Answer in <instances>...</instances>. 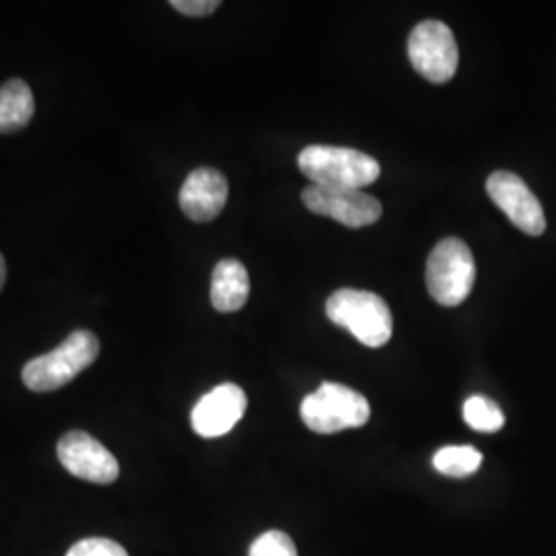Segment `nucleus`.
<instances>
[{
  "instance_id": "nucleus-1",
  "label": "nucleus",
  "mask_w": 556,
  "mask_h": 556,
  "mask_svg": "<svg viewBox=\"0 0 556 556\" xmlns=\"http://www.w3.org/2000/svg\"><path fill=\"white\" fill-rule=\"evenodd\" d=\"M100 357V340L89 330H75L59 346L46 355L31 358L23 367V383L27 390L46 394L68 386Z\"/></svg>"
},
{
  "instance_id": "nucleus-2",
  "label": "nucleus",
  "mask_w": 556,
  "mask_h": 556,
  "mask_svg": "<svg viewBox=\"0 0 556 556\" xmlns=\"http://www.w3.org/2000/svg\"><path fill=\"white\" fill-rule=\"evenodd\" d=\"M299 169L314 186L337 190H363L381 174L378 161L349 147L312 144L298 157Z\"/></svg>"
},
{
  "instance_id": "nucleus-3",
  "label": "nucleus",
  "mask_w": 556,
  "mask_h": 556,
  "mask_svg": "<svg viewBox=\"0 0 556 556\" xmlns=\"http://www.w3.org/2000/svg\"><path fill=\"white\" fill-rule=\"evenodd\" d=\"M326 316L369 349L386 346L394 330L388 303L371 291L338 289L326 303Z\"/></svg>"
},
{
  "instance_id": "nucleus-4",
  "label": "nucleus",
  "mask_w": 556,
  "mask_h": 556,
  "mask_svg": "<svg viewBox=\"0 0 556 556\" xmlns=\"http://www.w3.org/2000/svg\"><path fill=\"white\" fill-rule=\"evenodd\" d=\"M371 417L369 402L357 390L326 381L301 402L303 422L319 435H332L363 427Z\"/></svg>"
},
{
  "instance_id": "nucleus-5",
  "label": "nucleus",
  "mask_w": 556,
  "mask_h": 556,
  "mask_svg": "<svg viewBox=\"0 0 556 556\" xmlns=\"http://www.w3.org/2000/svg\"><path fill=\"white\" fill-rule=\"evenodd\" d=\"M477 280V264L470 248L457 238L439 241L427 260L429 295L443 307L462 305Z\"/></svg>"
},
{
  "instance_id": "nucleus-6",
  "label": "nucleus",
  "mask_w": 556,
  "mask_h": 556,
  "mask_svg": "<svg viewBox=\"0 0 556 556\" xmlns=\"http://www.w3.org/2000/svg\"><path fill=\"white\" fill-rule=\"evenodd\" d=\"M408 59L422 79L435 85L454 79L459 62L454 31L441 21H422L410 31Z\"/></svg>"
},
{
  "instance_id": "nucleus-7",
  "label": "nucleus",
  "mask_w": 556,
  "mask_h": 556,
  "mask_svg": "<svg viewBox=\"0 0 556 556\" xmlns=\"http://www.w3.org/2000/svg\"><path fill=\"white\" fill-rule=\"evenodd\" d=\"M301 200L307 211L338 220L344 227L361 229L381 219V202L363 190H337L309 186L303 190Z\"/></svg>"
},
{
  "instance_id": "nucleus-8",
  "label": "nucleus",
  "mask_w": 556,
  "mask_h": 556,
  "mask_svg": "<svg viewBox=\"0 0 556 556\" xmlns=\"http://www.w3.org/2000/svg\"><path fill=\"white\" fill-rule=\"evenodd\" d=\"M60 464L73 477L93 482L112 484L119 477V464L116 456L96 438L85 431H68L59 441Z\"/></svg>"
},
{
  "instance_id": "nucleus-9",
  "label": "nucleus",
  "mask_w": 556,
  "mask_h": 556,
  "mask_svg": "<svg viewBox=\"0 0 556 556\" xmlns=\"http://www.w3.org/2000/svg\"><path fill=\"white\" fill-rule=\"evenodd\" d=\"M486 192L519 231L538 238L546 229L540 200L523 179L509 172H495L486 179Z\"/></svg>"
},
{
  "instance_id": "nucleus-10",
  "label": "nucleus",
  "mask_w": 556,
  "mask_h": 556,
  "mask_svg": "<svg viewBox=\"0 0 556 556\" xmlns=\"http://www.w3.org/2000/svg\"><path fill=\"white\" fill-rule=\"evenodd\" d=\"M248 396L236 383H220L200 397L192 408V429L204 439H217L233 431L245 415Z\"/></svg>"
},
{
  "instance_id": "nucleus-11",
  "label": "nucleus",
  "mask_w": 556,
  "mask_h": 556,
  "mask_svg": "<svg viewBox=\"0 0 556 556\" xmlns=\"http://www.w3.org/2000/svg\"><path fill=\"white\" fill-rule=\"evenodd\" d=\"M229 199V181L213 169L199 167L194 169L179 190V208L194 223H208L217 219Z\"/></svg>"
},
{
  "instance_id": "nucleus-12",
  "label": "nucleus",
  "mask_w": 556,
  "mask_h": 556,
  "mask_svg": "<svg viewBox=\"0 0 556 556\" xmlns=\"http://www.w3.org/2000/svg\"><path fill=\"white\" fill-rule=\"evenodd\" d=\"M250 298V275L236 258L220 260L211 278V303L220 314L239 312Z\"/></svg>"
},
{
  "instance_id": "nucleus-13",
  "label": "nucleus",
  "mask_w": 556,
  "mask_h": 556,
  "mask_svg": "<svg viewBox=\"0 0 556 556\" xmlns=\"http://www.w3.org/2000/svg\"><path fill=\"white\" fill-rule=\"evenodd\" d=\"M36 114L31 87L23 79L7 80L0 87V135L23 130Z\"/></svg>"
},
{
  "instance_id": "nucleus-14",
  "label": "nucleus",
  "mask_w": 556,
  "mask_h": 556,
  "mask_svg": "<svg viewBox=\"0 0 556 556\" xmlns=\"http://www.w3.org/2000/svg\"><path fill=\"white\" fill-rule=\"evenodd\" d=\"M482 464V454L472 445H447L433 457L435 470L445 477L464 478L475 475Z\"/></svg>"
},
{
  "instance_id": "nucleus-15",
  "label": "nucleus",
  "mask_w": 556,
  "mask_h": 556,
  "mask_svg": "<svg viewBox=\"0 0 556 556\" xmlns=\"http://www.w3.org/2000/svg\"><path fill=\"white\" fill-rule=\"evenodd\" d=\"M464 420L470 429L480 433H497L505 425V415L493 400L470 396L464 402Z\"/></svg>"
},
{
  "instance_id": "nucleus-16",
  "label": "nucleus",
  "mask_w": 556,
  "mask_h": 556,
  "mask_svg": "<svg viewBox=\"0 0 556 556\" xmlns=\"http://www.w3.org/2000/svg\"><path fill=\"white\" fill-rule=\"evenodd\" d=\"M248 556H298V548L285 532L270 530L254 540Z\"/></svg>"
},
{
  "instance_id": "nucleus-17",
  "label": "nucleus",
  "mask_w": 556,
  "mask_h": 556,
  "mask_svg": "<svg viewBox=\"0 0 556 556\" xmlns=\"http://www.w3.org/2000/svg\"><path fill=\"white\" fill-rule=\"evenodd\" d=\"M66 556H128L126 548L110 538H85Z\"/></svg>"
},
{
  "instance_id": "nucleus-18",
  "label": "nucleus",
  "mask_w": 556,
  "mask_h": 556,
  "mask_svg": "<svg viewBox=\"0 0 556 556\" xmlns=\"http://www.w3.org/2000/svg\"><path fill=\"white\" fill-rule=\"evenodd\" d=\"M169 4L188 17H206L220 7L219 0H172Z\"/></svg>"
},
{
  "instance_id": "nucleus-19",
  "label": "nucleus",
  "mask_w": 556,
  "mask_h": 556,
  "mask_svg": "<svg viewBox=\"0 0 556 556\" xmlns=\"http://www.w3.org/2000/svg\"><path fill=\"white\" fill-rule=\"evenodd\" d=\"M4 280H7V262H4L2 254H0V291L4 287Z\"/></svg>"
}]
</instances>
